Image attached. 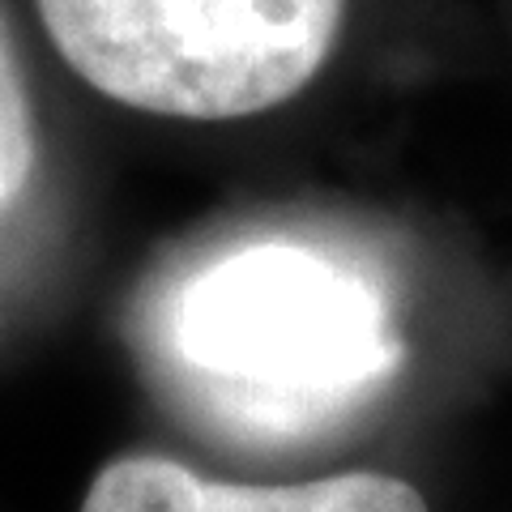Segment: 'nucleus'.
I'll use <instances>...</instances> for the list:
<instances>
[{
	"label": "nucleus",
	"mask_w": 512,
	"mask_h": 512,
	"mask_svg": "<svg viewBox=\"0 0 512 512\" xmlns=\"http://www.w3.org/2000/svg\"><path fill=\"white\" fill-rule=\"evenodd\" d=\"M64 64L111 103L175 120L282 107L333 56L346 0H35Z\"/></svg>",
	"instance_id": "obj_1"
},
{
	"label": "nucleus",
	"mask_w": 512,
	"mask_h": 512,
	"mask_svg": "<svg viewBox=\"0 0 512 512\" xmlns=\"http://www.w3.org/2000/svg\"><path fill=\"white\" fill-rule=\"evenodd\" d=\"M188 363L282 402L363 384L380 359V303L346 269L303 248L235 252L188 291L175 312Z\"/></svg>",
	"instance_id": "obj_2"
},
{
	"label": "nucleus",
	"mask_w": 512,
	"mask_h": 512,
	"mask_svg": "<svg viewBox=\"0 0 512 512\" xmlns=\"http://www.w3.org/2000/svg\"><path fill=\"white\" fill-rule=\"evenodd\" d=\"M82 512H427V500L406 478L372 470L291 487H244L158 453H124L90 478Z\"/></svg>",
	"instance_id": "obj_3"
},
{
	"label": "nucleus",
	"mask_w": 512,
	"mask_h": 512,
	"mask_svg": "<svg viewBox=\"0 0 512 512\" xmlns=\"http://www.w3.org/2000/svg\"><path fill=\"white\" fill-rule=\"evenodd\" d=\"M35 158V107H30L18 47H13L9 26L0 18V214L26 192L30 175H35Z\"/></svg>",
	"instance_id": "obj_4"
}]
</instances>
